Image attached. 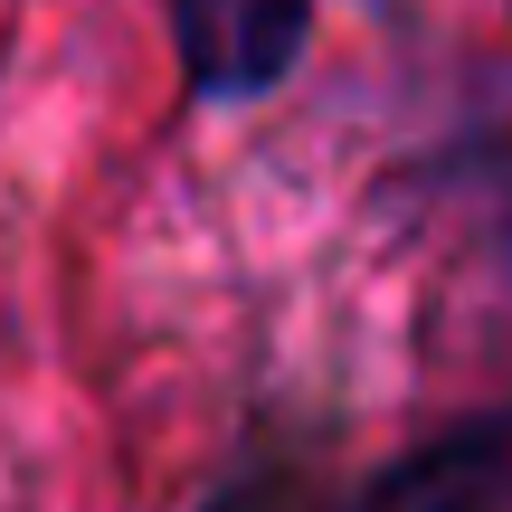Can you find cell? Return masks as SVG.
Wrapping results in <instances>:
<instances>
[{
    "mask_svg": "<svg viewBox=\"0 0 512 512\" xmlns=\"http://www.w3.org/2000/svg\"><path fill=\"white\" fill-rule=\"evenodd\" d=\"M171 10V57H181V86L200 105H247L275 95L294 76L313 38V0H162Z\"/></svg>",
    "mask_w": 512,
    "mask_h": 512,
    "instance_id": "cell-1",
    "label": "cell"
},
{
    "mask_svg": "<svg viewBox=\"0 0 512 512\" xmlns=\"http://www.w3.org/2000/svg\"><path fill=\"white\" fill-rule=\"evenodd\" d=\"M332 512H512V399L465 408L380 475H361Z\"/></svg>",
    "mask_w": 512,
    "mask_h": 512,
    "instance_id": "cell-2",
    "label": "cell"
},
{
    "mask_svg": "<svg viewBox=\"0 0 512 512\" xmlns=\"http://www.w3.org/2000/svg\"><path fill=\"white\" fill-rule=\"evenodd\" d=\"M200 512H285V484H275V475H228Z\"/></svg>",
    "mask_w": 512,
    "mask_h": 512,
    "instance_id": "cell-3",
    "label": "cell"
}]
</instances>
